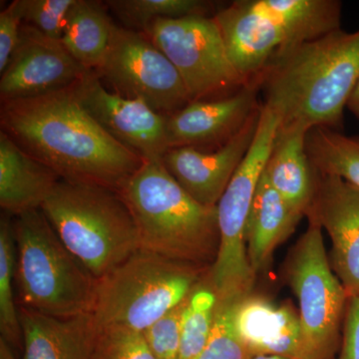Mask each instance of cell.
Listing matches in <instances>:
<instances>
[{"mask_svg": "<svg viewBox=\"0 0 359 359\" xmlns=\"http://www.w3.org/2000/svg\"><path fill=\"white\" fill-rule=\"evenodd\" d=\"M197 280L196 266L139 250L97 280V327L144 332L190 297Z\"/></svg>", "mask_w": 359, "mask_h": 359, "instance_id": "6", "label": "cell"}, {"mask_svg": "<svg viewBox=\"0 0 359 359\" xmlns=\"http://www.w3.org/2000/svg\"><path fill=\"white\" fill-rule=\"evenodd\" d=\"M116 93L170 116L193 102L181 75L145 33L113 25L109 48L95 71Z\"/></svg>", "mask_w": 359, "mask_h": 359, "instance_id": "10", "label": "cell"}, {"mask_svg": "<svg viewBox=\"0 0 359 359\" xmlns=\"http://www.w3.org/2000/svg\"><path fill=\"white\" fill-rule=\"evenodd\" d=\"M238 334L252 355L273 354L309 359L299 316L294 309L261 297H245L236 306Z\"/></svg>", "mask_w": 359, "mask_h": 359, "instance_id": "18", "label": "cell"}, {"mask_svg": "<svg viewBox=\"0 0 359 359\" xmlns=\"http://www.w3.org/2000/svg\"><path fill=\"white\" fill-rule=\"evenodd\" d=\"M309 129L302 125L280 127L264 174L290 209L308 214L316 193L314 172L306 154Z\"/></svg>", "mask_w": 359, "mask_h": 359, "instance_id": "20", "label": "cell"}, {"mask_svg": "<svg viewBox=\"0 0 359 359\" xmlns=\"http://www.w3.org/2000/svg\"><path fill=\"white\" fill-rule=\"evenodd\" d=\"M61 178L51 168L28 155L0 133V205L7 215L20 216L41 208Z\"/></svg>", "mask_w": 359, "mask_h": 359, "instance_id": "19", "label": "cell"}, {"mask_svg": "<svg viewBox=\"0 0 359 359\" xmlns=\"http://www.w3.org/2000/svg\"><path fill=\"white\" fill-rule=\"evenodd\" d=\"M261 107L238 133L217 148L176 147L163 164L179 185L205 205L215 207L245 159L256 137Z\"/></svg>", "mask_w": 359, "mask_h": 359, "instance_id": "14", "label": "cell"}, {"mask_svg": "<svg viewBox=\"0 0 359 359\" xmlns=\"http://www.w3.org/2000/svg\"><path fill=\"white\" fill-rule=\"evenodd\" d=\"M40 209L96 280L140 250L133 215L118 191L61 179Z\"/></svg>", "mask_w": 359, "mask_h": 359, "instance_id": "4", "label": "cell"}, {"mask_svg": "<svg viewBox=\"0 0 359 359\" xmlns=\"http://www.w3.org/2000/svg\"><path fill=\"white\" fill-rule=\"evenodd\" d=\"M280 119L262 103L256 137L217 205L219 245L212 266L217 299H243L254 283L245 245V226L257 185L275 145Z\"/></svg>", "mask_w": 359, "mask_h": 359, "instance_id": "7", "label": "cell"}, {"mask_svg": "<svg viewBox=\"0 0 359 359\" xmlns=\"http://www.w3.org/2000/svg\"><path fill=\"white\" fill-rule=\"evenodd\" d=\"M250 359H297L287 358V356L273 355V354H257V355H252Z\"/></svg>", "mask_w": 359, "mask_h": 359, "instance_id": "35", "label": "cell"}, {"mask_svg": "<svg viewBox=\"0 0 359 359\" xmlns=\"http://www.w3.org/2000/svg\"><path fill=\"white\" fill-rule=\"evenodd\" d=\"M318 175L309 210L332 241L335 275L348 297H359V189L339 177Z\"/></svg>", "mask_w": 359, "mask_h": 359, "instance_id": "16", "label": "cell"}, {"mask_svg": "<svg viewBox=\"0 0 359 359\" xmlns=\"http://www.w3.org/2000/svg\"><path fill=\"white\" fill-rule=\"evenodd\" d=\"M118 192L133 215L140 250L194 266L216 261L217 205L194 199L162 160L144 161Z\"/></svg>", "mask_w": 359, "mask_h": 359, "instance_id": "3", "label": "cell"}, {"mask_svg": "<svg viewBox=\"0 0 359 359\" xmlns=\"http://www.w3.org/2000/svg\"><path fill=\"white\" fill-rule=\"evenodd\" d=\"M1 131L61 179L119 191L144 160L87 112L74 85L1 103Z\"/></svg>", "mask_w": 359, "mask_h": 359, "instance_id": "1", "label": "cell"}, {"mask_svg": "<svg viewBox=\"0 0 359 359\" xmlns=\"http://www.w3.org/2000/svg\"><path fill=\"white\" fill-rule=\"evenodd\" d=\"M0 359H16L14 358L11 344L4 339H0Z\"/></svg>", "mask_w": 359, "mask_h": 359, "instance_id": "34", "label": "cell"}, {"mask_svg": "<svg viewBox=\"0 0 359 359\" xmlns=\"http://www.w3.org/2000/svg\"><path fill=\"white\" fill-rule=\"evenodd\" d=\"M301 217L295 215L263 173L245 226V245L255 275L268 266L273 250L294 231Z\"/></svg>", "mask_w": 359, "mask_h": 359, "instance_id": "21", "label": "cell"}, {"mask_svg": "<svg viewBox=\"0 0 359 359\" xmlns=\"http://www.w3.org/2000/svg\"><path fill=\"white\" fill-rule=\"evenodd\" d=\"M106 4L125 27L140 32L158 20L209 16L214 7L202 0H110Z\"/></svg>", "mask_w": 359, "mask_h": 359, "instance_id": "24", "label": "cell"}, {"mask_svg": "<svg viewBox=\"0 0 359 359\" xmlns=\"http://www.w3.org/2000/svg\"><path fill=\"white\" fill-rule=\"evenodd\" d=\"M240 299H217L211 337L197 359H250L252 356L235 325L236 306Z\"/></svg>", "mask_w": 359, "mask_h": 359, "instance_id": "27", "label": "cell"}, {"mask_svg": "<svg viewBox=\"0 0 359 359\" xmlns=\"http://www.w3.org/2000/svg\"><path fill=\"white\" fill-rule=\"evenodd\" d=\"M259 90L254 82L229 96L193 101L168 116L170 149L217 148L226 143L261 107Z\"/></svg>", "mask_w": 359, "mask_h": 359, "instance_id": "15", "label": "cell"}, {"mask_svg": "<svg viewBox=\"0 0 359 359\" xmlns=\"http://www.w3.org/2000/svg\"><path fill=\"white\" fill-rule=\"evenodd\" d=\"M18 316L21 359H92L99 334L93 314L57 318L21 306Z\"/></svg>", "mask_w": 359, "mask_h": 359, "instance_id": "17", "label": "cell"}, {"mask_svg": "<svg viewBox=\"0 0 359 359\" xmlns=\"http://www.w3.org/2000/svg\"><path fill=\"white\" fill-rule=\"evenodd\" d=\"M92 359H157L143 332L111 327L99 330Z\"/></svg>", "mask_w": 359, "mask_h": 359, "instance_id": "29", "label": "cell"}, {"mask_svg": "<svg viewBox=\"0 0 359 359\" xmlns=\"http://www.w3.org/2000/svg\"><path fill=\"white\" fill-rule=\"evenodd\" d=\"M143 33L173 63L193 101L229 96L248 85L231 65L214 16L158 20Z\"/></svg>", "mask_w": 359, "mask_h": 359, "instance_id": "9", "label": "cell"}, {"mask_svg": "<svg viewBox=\"0 0 359 359\" xmlns=\"http://www.w3.org/2000/svg\"><path fill=\"white\" fill-rule=\"evenodd\" d=\"M13 228L22 306L57 318L92 313L97 280L63 245L41 209L16 217Z\"/></svg>", "mask_w": 359, "mask_h": 359, "instance_id": "5", "label": "cell"}, {"mask_svg": "<svg viewBox=\"0 0 359 359\" xmlns=\"http://www.w3.org/2000/svg\"><path fill=\"white\" fill-rule=\"evenodd\" d=\"M306 149L314 173L339 177L359 189V136L314 127L306 136Z\"/></svg>", "mask_w": 359, "mask_h": 359, "instance_id": "23", "label": "cell"}, {"mask_svg": "<svg viewBox=\"0 0 359 359\" xmlns=\"http://www.w3.org/2000/svg\"><path fill=\"white\" fill-rule=\"evenodd\" d=\"M216 304L212 290H199L189 297L182 318L179 359H197L204 351L211 337Z\"/></svg>", "mask_w": 359, "mask_h": 359, "instance_id": "26", "label": "cell"}, {"mask_svg": "<svg viewBox=\"0 0 359 359\" xmlns=\"http://www.w3.org/2000/svg\"><path fill=\"white\" fill-rule=\"evenodd\" d=\"M91 71L68 53L60 40L22 23L20 41L0 77L1 103L68 88Z\"/></svg>", "mask_w": 359, "mask_h": 359, "instance_id": "12", "label": "cell"}, {"mask_svg": "<svg viewBox=\"0 0 359 359\" xmlns=\"http://www.w3.org/2000/svg\"><path fill=\"white\" fill-rule=\"evenodd\" d=\"M231 65L250 84L283 52L292 48L282 25L257 6L256 0H238L214 14Z\"/></svg>", "mask_w": 359, "mask_h": 359, "instance_id": "13", "label": "cell"}, {"mask_svg": "<svg viewBox=\"0 0 359 359\" xmlns=\"http://www.w3.org/2000/svg\"><path fill=\"white\" fill-rule=\"evenodd\" d=\"M346 109L359 121V76L347 101Z\"/></svg>", "mask_w": 359, "mask_h": 359, "instance_id": "33", "label": "cell"}, {"mask_svg": "<svg viewBox=\"0 0 359 359\" xmlns=\"http://www.w3.org/2000/svg\"><path fill=\"white\" fill-rule=\"evenodd\" d=\"M308 230L292 250L289 280L299 306V320L309 359H328L339 340L340 320L348 294L332 271L323 226L311 210Z\"/></svg>", "mask_w": 359, "mask_h": 359, "instance_id": "8", "label": "cell"}, {"mask_svg": "<svg viewBox=\"0 0 359 359\" xmlns=\"http://www.w3.org/2000/svg\"><path fill=\"white\" fill-rule=\"evenodd\" d=\"M74 0H15L21 22L36 28L50 39L60 40L66 18Z\"/></svg>", "mask_w": 359, "mask_h": 359, "instance_id": "28", "label": "cell"}, {"mask_svg": "<svg viewBox=\"0 0 359 359\" xmlns=\"http://www.w3.org/2000/svg\"><path fill=\"white\" fill-rule=\"evenodd\" d=\"M113 25L114 22L100 2L74 0L60 41L85 69L96 71L109 48Z\"/></svg>", "mask_w": 359, "mask_h": 359, "instance_id": "22", "label": "cell"}, {"mask_svg": "<svg viewBox=\"0 0 359 359\" xmlns=\"http://www.w3.org/2000/svg\"><path fill=\"white\" fill-rule=\"evenodd\" d=\"M188 301L189 297L143 332L156 358L179 359L182 318Z\"/></svg>", "mask_w": 359, "mask_h": 359, "instance_id": "30", "label": "cell"}, {"mask_svg": "<svg viewBox=\"0 0 359 359\" xmlns=\"http://www.w3.org/2000/svg\"><path fill=\"white\" fill-rule=\"evenodd\" d=\"M16 269V243L9 215L0 222V328L9 344H20L22 330L13 299V280Z\"/></svg>", "mask_w": 359, "mask_h": 359, "instance_id": "25", "label": "cell"}, {"mask_svg": "<svg viewBox=\"0 0 359 359\" xmlns=\"http://www.w3.org/2000/svg\"><path fill=\"white\" fill-rule=\"evenodd\" d=\"M339 359H359V297H349L347 302Z\"/></svg>", "mask_w": 359, "mask_h": 359, "instance_id": "32", "label": "cell"}, {"mask_svg": "<svg viewBox=\"0 0 359 359\" xmlns=\"http://www.w3.org/2000/svg\"><path fill=\"white\" fill-rule=\"evenodd\" d=\"M74 90L96 122L144 161L162 160L170 150L168 116L138 99L108 91L95 71L74 84Z\"/></svg>", "mask_w": 359, "mask_h": 359, "instance_id": "11", "label": "cell"}, {"mask_svg": "<svg viewBox=\"0 0 359 359\" xmlns=\"http://www.w3.org/2000/svg\"><path fill=\"white\" fill-rule=\"evenodd\" d=\"M21 25L22 22L11 2L0 13V73L6 67L11 54L18 46Z\"/></svg>", "mask_w": 359, "mask_h": 359, "instance_id": "31", "label": "cell"}, {"mask_svg": "<svg viewBox=\"0 0 359 359\" xmlns=\"http://www.w3.org/2000/svg\"><path fill=\"white\" fill-rule=\"evenodd\" d=\"M359 76V30L339 29L283 52L259 78L280 127L339 130Z\"/></svg>", "mask_w": 359, "mask_h": 359, "instance_id": "2", "label": "cell"}]
</instances>
